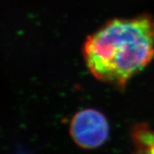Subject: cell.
Listing matches in <instances>:
<instances>
[{
	"mask_svg": "<svg viewBox=\"0 0 154 154\" xmlns=\"http://www.w3.org/2000/svg\"><path fill=\"white\" fill-rule=\"evenodd\" d=\"M83 54L96 79L124 88L153 58L154 18L142 14L108 21L88 36Z\"/></svg>",
	"mask_w": 154,
	"mask_h": 154,
	"instance_id": "6da1fadb",
	"label": "cell"
},
{
	"mask_svg": "<svg viewBox=\"0 0 154 154\" xmlns=\"http://www.w3.org/2000/svg\"><path fill=\"white\" fill-rule=\"evenodd\" d=\"M72 138L83 149H95L103 145L109 134V125L103 114L93 109L78 112L69 126Z\"/></svg>",
	"mask_w": 154,
	"mask_h": 154,
	"instance_id": "7a4b0ae2",
	"label": "cell"
},
{
	"mask_svg": "<svg viewBox=\"0 0 154 154\" xmlns=\"http://www.w3.org/2000/svg\"><path fill=\"white\" fill-rule=\"evenodd\" d=\"M132 141L138 154H154V131L146 123L133 126Z\"/></svg>",
	"mask_w": 154,
	"mask_h": 154,
	"instance_id": "3957f363",
	"label": "cell"
}]
</instances>
